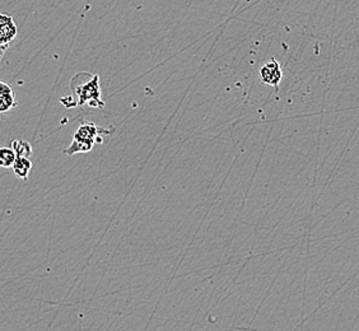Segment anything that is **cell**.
Segmentation results:
<instances>
[{"label":"cell","instance_id":"ba28073f","mask_svg":"<svg viewBox=\"0 0 359 331\" xmlns=\"http://www.w3.org/2000/svg\"><path fill=\"white\" fill-rule=\"evenodd\" d=\"M12 149L16 152V156L29 157V154L32 153L31 145L27 142H25V140H14V142H12Z\"/></svg>","mask_w":359,"mask_h":331},{"label":"cell","instance_id":"52a82bcc","mask_svg":"<svg viewBox=\"0 0 359 331\" xmlns=\"http://www.w3.org/2000/svg\"><path fill=\"white\" fill-rule=\"evenodd\" d=\"M16 152L8 148H0V167L10 169L16 161Z\"/></svg>","mask_w":359,"mask_h":331},{"label":"cell","instance_id":"8992f818","mask_svg":"<svg viewBox=\"0 0 359 331\" xmlns=\"http://www.w3.org/2000/svg\"><path fill=\"white\" fill-rule=\"evenodd\" d=\"M13 170H14V173L16 176L19 177V179L27 180L28 173L29 171L32 169V162L28 158V157H25V156H17L16 157V161L13 163Z\"/></svg>","mask_w":359,"mask_h":331},{"label":"cell","instance_id":"9c48e42d","mask_svg":"<svg viewBox=\"0 0 359 331\" xmlns=\"http://www.w3.org/2000/svg\"><path fill=\"white\" fill-rule=\"evenodd\" d=\"M5 51H7V50H4V49H1V47H0V63H1L3 58H4V55H5Z\"/></svg>","mask_w":359,"mask_h":331},{"label":"cell","instance_id":"6da1fadb","mask_svg":"<svg viewBox=\"0 0 359 331\" xmlns=\"http://www.w3.org/2000/svg\"><path fill=\"white\" fill-rule=\"evenodd\" d=\"M74 95L78 97L77 105L88 103L92 108H103L105 103L101 99V90H99V75H92L84 73V81H82V74H77L71 83Z\"/></svg>","mask_w":359,"mask_h":331},{"label":"cell","instance_id":"7a4b0ae2","mask_svg":"<svg viewBox=\"0 0 359 331\" xmlns=\"http://www.w3.org/2000/svg\"><path fill=\"white\" fill-rule=\"evenodd\" d=\"M101 134H111L108 129L99 127L95 123H83L78 130L75 132L73 143L69 148H66L64 153L68 156H73L75 153L90 152L96 143H102Z\"/></svg>","mask_w":359,"mask_h":331},{"label":"cell","instance_id":"3957f363","mask_svg":"<svg viewBox=\"0 0 359 331\" xmlns=\"http://www.w3.org/2000/svg\"><path fill=\"white\" fill-rule=\"evenodd\" d=\"M17 34L18 29L14 19L0 13V47L8 50L14 38L17 37Z\"/></svg>","mask_w":359,"mask_h":331},{"label":"cell","instance_id":"277c9868","mask_svg":"<svg viewBox=\"0 0 359 331\" xmlns=\"http://www.w3.org/2000/svg\"><path fill=\"white\" fill-rule=\"evenodd\" d=\"M260 79L264 84H268L275 88L280 84V82L283 79V72L280 64L274 58L261 68Z\"/></svg>","mask_w":359,"mask_h":331},{"label":"cell","instance_id":"5b68a950","mask_svg":"<svg viewBox=\"0 0 359 331\" xmlns=\"http://www.w3.org/2000/svg\"><path fill=\"white\" fill-rule=\"evenodd\" d=\"M17 106L16 92L5 82H0V115Z\"/></svg>","mask_w":359,"mask_h":331}]
</instances>
